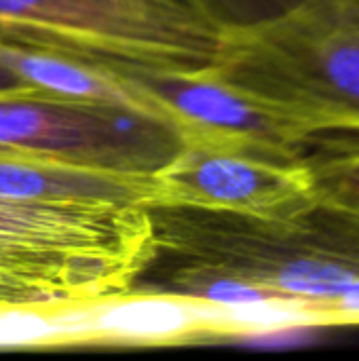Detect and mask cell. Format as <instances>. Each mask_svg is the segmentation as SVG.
<instances>
[{
    "label": "cell",
    "instance_id": "7a4b0ae2",
    "mask_svg": "<svg viewBox=\"0 0 359 361\" xmlns=\"http://www.w3.org/2000/svg\"><path fill=\"white\" fill-rule=\"evenodd\" d=\"M157 254L148 207L0 199V307H63L123 294Z\"/></svg>",
    "mask_w": 359,
    "mask_h": 361
},
{
    "label": "cell",
    "instance_id": "30bf717a",
    "mask_svg": "<svg viewBox=\"0 0 359 361\" xmlns=\"http://www.w3.org/2000/svg\"><path fill=\"white\" fill-rule=\"evenodd\" d=\"M0 63H4L11 72H15L19 78L42 93L78 102L125 106L167 121L163 110L152 99H148L140 89H135L114 70H104L61 55L32 51L4 42H0Z\"/></svg>",
    "mask_w": 359,
    "mask_h": 361
},
{
    "label": "cell",
    "instance_id": "6da1fadb",
    "mask_svg": "<svg viewBox=\"0 0 359 361\" xmlns=\"http://www.w3.org/2000/svg\"><path fill=\"white\" fill-rule=\"evenodd\" d=\"M159 252L298 309L311 328L359 326V214L315 203L273 220L201 209H150Z\"/></svg>",
    "mask_w": 359,
    "mask_h": 361
},
{
    "label": "cell",
    "instance_id": "52a82bcc",
    "mask_svg": "<svg viewBox=\"0 0 359 361\" xmlns=\"http://www.w3.org/2000/svg\"><path fill=\"white\" fill-rule=\"evenodd\" d=\"M148 209H201L254 218H294L317 203L305 161L182 148L154 173Z\"/></svg>",
    "mask_w": 359,
    "mask_h": 361
},
{
    "label": "cell",
    "instance_id": "277c9868",
    "mask_svg": "<svg viewBox=\"0 0 359 361\" xmlns=\"http://www.w3.org/2000/svg\"><path fill=\"white\" fill-rule=\"evenodd\" d=\"M214 72L328 131L359 135V0H307L269 23L231 30Z\"/></svg>",
    "mask_w": 359,
    "mask_h": 361
},
{
    "label": "cell",
    "instance_id": "5b68a950",
    "mask_svg": "<svg viewBox=\"0 0 359 361\" xmlns=\"http://www.w3.org/2000/svg\"><path fill=\"white\" fill-rule=\"evenodd\" d=\"M182 148L167 121L142 110L49 93L0 95V150L95 169L152 173Z\"/></svg>",
    "mask_w": 359,
    "mask_h": 361
},
{
    "label": "cell",
    "instance_id": "5bb4252c",
    "mask_svg": "<svg viewBox=\"0 0 359 361\" xmlns=\"http://www.w3.org/2000/svg\"><path fill=\"white\" fill-rule=\"evenodd\" d=\"M4 93H42V91L34 89L30 82H25L15 72H11L4 63H0V95Z\"/></svg>",
    "mask_w": 359,
    "mask_h": 361
},
{
    "label": "cell",
    "instance_id": "9c48e42d",
    "mask_svg": "<svg viewBox=\"0 0 359 361\" xmlns=\"http://www.w3.org/2000/svg\"><path fill=\"white\" fill-rule=\"evenodd\" d=\"M152 173L95 169L0 150V199L114 201L148 207L154 192Z\"/></svg>",
    "mask_w": 359,
    "mask_h": 361
},
{
    "label": "cell",
    "instance_id": "3957f363",
    "mask_svg": "<svg viewBox=\"0 0 359 361\" xmlns=\"http://www.w3.org/2000/svg\"><path fill=\"white\" fill-rule=\"evenodd\" d=\"M226 34L188 0H0V42L114 72L212 70Z\"/></svg>",
    "mask_w": 359,
    "mask_h": 361
},
{
    "label": "cell",
    "instance_id": "8992f818",
    "mask_svg": "<svg viewBox=\"0 0 359 361\" xmlns=\"http://www.w3.org/2000/svg\"><path fill=\"white\" fill-rule=\"evenodd\" d=\"M118 74L163 110L184 148L305 161L315 144L334 133L303 112L224 80L214 68Z\"/></svg>",
    "mask_w": 359,
    "mask_h": 361
},
{
    "label": "cell",
    "instance_id": "8fae6325",
    "mask_svg": "<svg viewBox=\"0 0 359 361\" xmlns=\"http://www.w3.org/2000/svg\"><path fill=\"white\" fill-rule=\"evenodd\" d=\"M305 163L320 203L359 214V137L326 135Z\"/></svg>",
    "mask_w": 359,
    "mask_h": 361
},
{
    "label": "cell",
    "instance_id": "7c38bea8",
    "mask_svg": "<svg viewBox=\"0 0 359 361\" xmlns=\"http://www.w3.org/2000/svg\"><path fill=\"white\" fill-rule=\"evenodd\" d=\"M66 347L59 307H0V349Z\"/></svg>",
    "mask_w": 359,
    "mask_h": 361
},
{
    "label": "cell",
    "instance_id": "4fadbf2b",
    "mask_svg": "<svg viewBox=\"0 0 359 361\" xmlns=\"http://www.w3.org/2000/svg\"><path fill=\"white\" fill-rule=\"evenodd\" d=\"M199 6L220 25L231 30H248L273 19L284 17L286 13L298 8L307 0H188Z\"/></svg>",
    "mask_w": 359,
    "mask_h": 361
},
{
    "label": "cell",
    "instance_id": "ba28073f",
    "mask_svg": "<svg viewBox=\"0 0 359 361\" xmlns=\"http://www.w3.org/2000/svg\"><path fill=\"white\" fill-rule=\"evenodd\" d=\"M59 315L66 347H176L226 341L222 305L174 292L131 288L123 294L63 305Z\"/></svg>",
    "mask_w": 359,
    "mask_h": 361
}]
</instances>
